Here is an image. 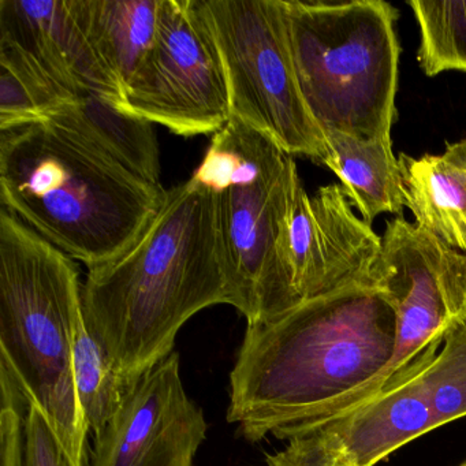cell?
<instances>
[{"label":"cell","mask_w":466,"mask_h":466,"mask_svg":"<svg viewBox=\"0 0 466 466\" xmlns=\"http://www.w3.org/2000/svg\"><path fill=\"white\" fill-rule=\"evenodd\" d=\"M219 48L231 118L286 154L326 166V136L302 96L283 0H201Z\"/></svg>","instance_id":"8992f818"},{"label":"cell","mask_w":466,"mask_h":466,"mask_svg":"<svg viewBox=\"0 0 466 466\" xmlns=\"http://www.w3.org/2000/svg\"><path fill=\"white\" fill-rule=\"evenodd\" d=\"M299 179L296 162L288 155L256 181L217 193L234 308L248 326L258 323L264 278Z\"/></svg>","instance_id":"4fadbf2b"},{"label":"cell","mask_w":466,"mask_h":466,"mask_svg":"<svg viewBox=\"0 0 466 466\" xmlns=\"http://www.w3.org/2000/svg\"><path fill=\"white\" fill-rule=\"evenodd\" d=\"M302 96L324 135L391 141L400 13L383 0H283Z\"/></svg>","instance_id":"5b68a950"},{"label":"cell","mask_w":466,"mask_h":466,"mask_svg":"<svg viewBox=\"0 0 466 466\" xmlns=\"http://www.w3.org/2000/svg\"><path fill=\"white\" fill-rule=\"evenodd\" d=\"M25 466H72L50 420L32 395L26 421Z\"/></svg>","instance_id":"cb8c5ba5"},{"label":"cell","mask_w":466,"mask_h":466,"mask_svg":"<svg viewBox=\"0 0 466 466\" xmlns=\"http://www.w3.org/2000/svg\"><path fill=\"white\" fill-rule=\"evenodd\" d=\"M122 110L182 137L231 118L228 81L201 0H162L157 39L124 88Z\"/></svg>","instance_id":"9c48e42d"},{"label":"cell","mask_w":466,"mask_h":466,"mask_svg":"<svg viewBox=\"0 0 466 466\" xmlns=\"http://www.w3.org/2000/svg\"><path fill=\"white\" fill-rule=\"evenodd\" d=\"M419 378L438 428L466 416V313L447 326L441 353Z\"/></svg>","instance_id":"7402d4cb"},{"label":"cell","mask_w":466,"mask_h":466,"mask_svg":"<svg viewBox=\"0 0 466 466\" xmlns=\"http://www.w3.org/2000/svg\"><path fill=\"white\" fill-rule=\"evenodd\" d=\"M397 316L375 286L356 285L247 329L230 375L228 420L247 441L340 413L394 354Z\"/></svg>","instance_id":"6da1fadb"},{"label":"cell","mask_w":466,"mask_h":466,"mask_svg":"<svg viewBox=\"0 0 466 466\" xmlns=\"http://www.w3.org/2000/svg\"><path fill=\"white\" fill-rule=\"evenodd\" d=\"M81 291L73 258L2 208L0 357L42 406L72 466H86L89 432L73 370Z\"/></svg>","instance_id":"277c9868"},{"label":"cell","mask_w":466,"mask_h":466,"mask_svg":"<svg viewBox=\"0 0 466 466\" xmlns=\"http://www.w3.org/2000/svg\"><path fill=\"white\" fill-rule=\"evenodd\" d=\"M405 207L417 225L466 253V137L441 155L398 157Z\"/></svg>","instance_id":"5bb4252c"},{"label":"cell","mask_w":466,"mask_h":466,"mask_svg":"<svg viewBox=\"0 0 466 466\" xmlns=\"http://www.w3.org/2000/svg\"><path fill=\"white\" fill-rule=\"evenodd\" d=\"M421 373V372H420ZM419 375L350 410L291 431L264 466H373L438 428Z\"/></svg>","instance_id":"8fae6325"},{"label":"cell","mask_w":466,"mask_h":466,"mask_svg":"<svg viewBox=\"0 0 466 466\" xmlns=\"http://www.w3.org/2000/svg\"><path fill=\"white\" fill-rule=\"evenodd\" d=\"M409 6L420 28L417 61L428 77L449 70L466 73V0L422 2Z\"/></svg>","instance_id":"44dd1931"},{"label":"cell","mask_w":466,"mask_h":466,"mask_svg":"<svg viewBox=\"0 0 466 466\" xmlns=\"http://www.w3.org/2000/svg\"><path fill=\"white\" fill-rule=\"evenodd\" d=\"M286 154L274 140L237 118L215 133L204 159L190 178L215 193L249 184L282 162Z\"/></svg>","instance_id":"ac0fdd59"},{"label":"cell","mask_w":466,"mask_h":466,"mask_svg":"<svg viewBox=\"0 0 466 466\" xmlns=\"http://www.w3.org/2000/svg\"><path fill=\"white\" fill-rule=\"evenodd\" d=\"M81 299L89 331L136 383L173 353L193 315L234 307L217 193L192 178L168 189L140 236L89 268Z\"/></svg>","instance_id":"7a4b0ae2"},{"label":"cell","mask_w":466,"mask_h":466,"mask_svg":"<svg viewBox=\"0 0 466 466\" xmlns=\"http://www.w3.org/2000/svg\"><path fill=\"white\" fill-rule=\"evenodd\" d=\"M461 466H466V462H465V463H463V465H461Z\"/></svg>","instance_id":"d4e9b609"},{"label":"cell","mask_w":466,"mask_h":466,"mask_svg":"<svg viewBox=\"0 0 466 466\" xmlns=\"http://www.w3.org/2000/svg\"><path fill=\"white\" fill-rule=\"evenodd\" d=\"M76 6L97 54L125 88L157 39L162 0H76Z\"/></svg>","instance_id":"e0dca14e"},{"label":"cell","mask_w":466,"mask_h":466,"mask_svg":"<svg viewBox=\"0 0 466 466\" xmlns=\"http://www.w3.org/2000/svg\"><path fill=\"white\" fill-rule=\"evenodd\" d=\"M73 370L89 432H99L116 416L135 383L122 375L107 349L89 331L84 315L76 326Z\"/></svg>","instance_id":"d6986e66"},{"label":"cell","mask_w":466,"mask_h":466,"mask_svg":"<svg viewBox=\"0 0 466 466\" xmlns=\"http://www.w3.org/2000/svg\"><path fill=\"white\" fill-rule=\"evenodd\" d=\"M380 242L370 225L354 214L342 185H327L309 196L299 179L280 225L253 326L309 299L350 286H373L370 271Z\"/></svg>","instance_id":"ba28073f"},{"label":"cell","mask_w":466,"mask_h":466,"mask_svg":"<svg viewBox=\"0 0 466 466\" xmlns=\"http://www.w3.org/2000/svg\"><path fill=\"white\" fill-rule=\"evenodd\" d=\"M72 99L21 51L0 43V130L42 121Z\"/></svg>","instance_id":"ffe728a7"},{"label":"cell","mask_w":466,"mask_h":466,"mask_svg":"<svg viewBox=\"0 0 466 466\" xmlns=\"http://www.w3.org/2000/svg\"><path fill=\"white\" fill-rule=\"evenodd\" d=\"M42 121L53 122L78 136L140 178L162 185L154 124L127 113L113 100L99 95H81Z\"/></svg>","instance_id":"9a60e30c"},{"label":"cell","mask_w":466,"mask_h":466,"mask_svg":"<svg viewBox=\"0 0 466 466\" xmlns=\"http://www.w3.org/2000/svg\"><path fill=\"white\" fill-rule=\"evenodd\" d=\"M166 195L53 122L0 130L2 207L88 268L124 252Z\"/></svg>","instance_id":"3957f363"},{"label":"cell","mask_w":466,"mask_h":466,"mask_svg":"<svg viewBox=\"0 0 466 466\" xmlns=\"http://www.w3.org/2000/svg\"><path fill=\"white\" fill-rule=\"evenodd\" d=\"M0 466H25L31 394L4 357H0Z\"/></svg>","instance_id":"603a6c76"},{"label":"cell","mask_w":466,"mask_h":466,"mask_svg":"<svg viewBox=\"0 0 466 466\" xmlns=\"http://www.w3.org/2000/svg\"><path fill=\"white\" fill-rule=\"evenodd\" d=\"M203 410L185 391L178 353L147 370L95 433L92 466H195L207 438Z\"/></svg>","instance_id":"30bf717a"},{"label":"cell","mask_w":466,"mask_h":466,"mask_svg":"<svg viewBox=\"0 0 466 466\" xmlns=\"http://www.w3.org/2000/svg\"><path fill=\"white\" fill-rule=\"evenodd\" d=\"M370 280L394 308L397 339L386 370L353 406L419 375L435 359L447 326L466 313V253L398 217L386 223Z\"/></svg>","instance_id":"52a82bcc"},{"label":"cell","mask_w":466,"mask_h":466,"mask_svg":"<svg viewBox=\"0 0 466 466\" xmlns=\"http://www.w3.org/2000/svg\"><path fill=\"white\" fill-rule=\"evenodd\" d=\"M7 43L72 97L99 95L121 107L124 88L92 45L76 0H0Z\"/></svg>","instance_id":"7c38bea8"},{"label":"cell","mask_w":466,"mask_h":466,"mask_svg":"<svg viewBox=\"0 0 466 466\" xmlns=\"http://www.w3.org/2000/svg\"><path fill=\"white\" fill-rule=\"evenodd\" d=\"M329 167L345 189L351 206L370 225L381 214L402 217V173L391 141H360L343 133H326Z\"/></svg>","instance_id":"2e32d148"}]
</instances>
